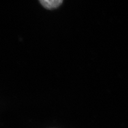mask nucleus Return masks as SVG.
Here are the masks:
<instances>
[{
    "label": "nucleus",
    "mask_w": 128,
    "mask_h": 128,
    "mask_svg": "<svg viewBox=\"0 0 128 128\" xmlns=\"http://www.w3.org/2000/svg\"><path fill=\"white\" fill-rule=\"evenodd\" d=\"M40 2L44 7L48 9L57 8L62 2V0H41Z\"/></svg>",
    "instance_id": "f257e3e1"
}]
</instances>
